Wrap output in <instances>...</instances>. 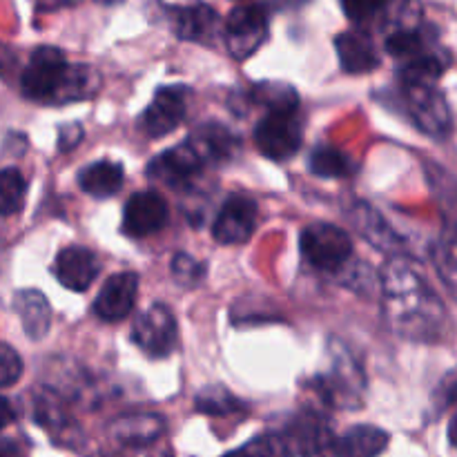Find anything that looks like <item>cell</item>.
Wrapping results in <instances>:
<instances>
[{"label":"cell","mask_w":457,"mask_h":457,"mask_svg":"<svg viewBox=\"0 0 457 457\" xmlns=\"http://www.w3.org/2000/svg\"><path fill=\"white\" fill-rule=\"evenodd\" d=\"M80 138H83V128L76 123L67 125V128H62L61 134H58V150H71V147L79 145Z\"/></svg>","instance_id":"obj_37"},{"label":"cell","mask_w":457,"mask_h":457,"mask_svg":"<svg viewBox=\"0 0 457 457\" xmlns=\"http://www.w3.org/2000/svg\"><path fill=\"white\" fill-rule=\"evenodd\" d=\"M170 270H172V277L181 286H196L205 275L204 263H199L196 259H192L190 254H186V253L174 254Z\"/></svg>","instance_id":"obj_33"},{"label":"cell","mask_w":457,"mask_h":457,"mask_svg":"<svg viewBox=\"0 0 457 457\" xmlns=\"http://www.w3.org/2000/svg\"><path fill=\"white\" fill-rule=\"evenodd\" d=\"M204 168L205 163L196 154L195 147L187 141H183L181 145L154 156L150 161V165H147V174L152 179H156V181H163L170 187H186L199 177Z\"/></svg>","instance_id":"obj_12"},{"label":"cell","mask_w":457,"mask_h":457,"mask_svg":"<svg viewBox=\"0 0 457 457\" xmlns=\"http://www.w3.org/2000/svg\"><path fill=\"white\" fill-rule=\"evenodd\" d=\"M132 339L141 351L152 357H165L177 344V320L163 303H152L134 321Z\"/></svg>","instance_id":"obj_9"},{"label":"cell","mask_w":457,"mask_h":457,"mask_svg":"<svg viewBox=\"0 0 457 457\" xmlns=\"http://www.w3.org/2000/svg\"><path fill=\"white\" fill-rule=\"evenodd\" d=\"M404 87L409 112L415 125L431 137H446L451 129V110L446 98L436 83L431 85H402Z\"/></svg>","instance_id":"obj_10"},{"label":"cell","mask_w":457,"mask_h":457,"mask_svg":"<svg viewBox=\"0 0 457 457\" xmlns=\"http://www.w3.org/2000/svg\"><path fill=\"white\" fill-rule=\"evenodd\" d=\"M101 272V262H98L96 254L87 248H80V245H71L58 253L56 263H54V275L61 281V286H65L67 290H74V293H83L89 286L94 284V279Z\"/></svg>","instance_id":"obj_15"},{"label":"cell","mask_w":457,"mask_h":457,"mask_svg":"<svg viewBox=\"0 0 457 457\" xmlns=\"http://www.w3.org/2000/svg\"><path fill=\"white\" fill-rule=\"evenodd\" d=\"M187 87L183 85H168L154 94L150 105L138 116L137 125L145 137L161 138L174 132L183 123L187 112Z\"/></svg>","instance_id":"obj_8"},{"label":"cell","mask_w":457,"mask_h":457,"mask_svg":"<svg viewBox=\"0 0 457 457\" xmlns=\"http://www.w3.org/2000/svg\"><path fill=\"white\" fill-rule=\"evenodd\" d=\"M431 43H433V36L427 34V29L406 27V29H397L388 36L386 52L404 62V61H409V58H415V56H420V54L433 49Z\"/></svg>","instance_id":"obj_27"},{"label":"cell","mask_w":457,"mask_h":457,"mask_svg":"<svg viewBox=\"0 0 457 457\" xmlns=\"http://www.w3.org/2000/svg\"><path fill=\"white\" fill-rule=\"evenodd\" d=\"M308 168L315 177L321 179H342L348 177L353 170L351 159H348L344 152L335 150V147H317L311 154V161H308Z\"/></svg>","instance_id":"obj_31"},{"label":"cell","mask_w":457,"mask_h":457,"mask_svg":"<svg viewBox=\"0 0 457 457\" xmlns=\"http://www.w3.org/2000/svg\"><path fill=\"white\" fill-rule=\"evenodd\" d=\"M388 433L379 427L360 424L344 433L339 440H335V457H379L388 446Z\"/></svg>","instance_id":"obj_20"},{"label":"cell","mask_w":457,"mask_h":457,"mask_svg":"<svg viewBox=\"0 0 457 457\" xmlns=\"http://www.w3.org/2000/svg\"><path fill=\"white\" fill-rule=\"evenodd\" d=\"M163 427L159 415H128L116 420L110 433L123 446H147L163 436Z\"/></svg>","instance_id":"obj_22"},{"label":"cell","mask_w":457,"mask_h":457,"mask_svg":"<svg viewBox=\"0 0 457 457\" xmlns=\"http://www.w3.org/2000/svg\"><path fill=\"white\" fill-rule=\"evenodd\" d=\"M268 38V13L262 4H241L226 21L228 52L237 61L253 56Z\"/></svg>","instance_id":"obj_7"},{"label":"cell","mask_w":457,"mask_h":457,"mask_svg":"<svg viewBox=\"0 0 457 457\" xmlns=\"http://www.w3.org/2000/svg\"><path fill=\"white\" fill-rule=\"evenodd\" d=\"M67 58L56 47H38L31 54L25 71L21 76L22 94L31 101L38 103H56L58 92L62 87V80L67 74Z\"/></svg>","instance_id":"obj_4"},{"label":"cell","mask_w":457,"mask_h":457,"mask_svg":"<svg viewBox=\"0 0 457 457\" xmlns=\"http://www.w3.org/2000/svg\"><path fill=\"white\" fill-rule=\"evenodd\" d=\"M382 297L388 326L400 337L433 344L449 330L445 303L406 257H393L384 266Z\"/></svg>","instance_id":"obj_1"},{"label":"cell","mask_w":457,"mask_h":457,"mask_svg":"<svg viewBox=\"0 0 457 457\" xmlns=\"http://www.w3.org/2000/svg\"><path fill=\"white\" fill-rule=\"evenodd\" d=\"M286 455L299 457H324L326 451L333 449L335 437L330 422L320 411H299L279 436Z\"/></svg>","instance_id":"obj_5"},{"label":"cell","mask_w":457,"mask_h":457,"mask_svg":"<svg viewBox=\"0 0 457 457\" xmlns=\"http://www.w3.org/2000/svg\"><path fill=\"white\" fill-rule=\"evenodd\" d=\"M25 195L27 181L21 170H0V217H12L21 212L25 205Z\"/></svg>","instance_id":"obj_30"},{"label":"cell","mask_w":457,"mask_h":457,"mask_svg":"<svg viewBox=\"0 0 457 457\" xmlns=\"http://www.w3.org/2000/svg\"><path fill=\"white\" fill-rule=\"evenodd\" d=\"M303 125L297 114L288 112H268L254 128V143L259 152L272 161H286L302 147Z\"/></svg>","instance_id":"obj_6"},{"label":"cell","mask_w":457,"mask_h":457,"mask_svg":"<svg viewBox=\"0 0 457 457\" xmlns=\"http://www.w3.org/2000/svg\"><path fill=\"white\" fill-rule=\"evenodd\" d=\"M101 79H98L96 71L87 65H70L67 67L65 80H62V87L58 92L56 103L54 105H65V103L83 101L96 94Z\"/></svg>","instance_id":"obj_25"},{"label":"cell","mask_w":457,"mask_h":457,"mask_svg":"<svg viewBox=\"0 0 457 457\" xmlns=\"http://www.w3.org/2000/svg\"><path fill=\"white\" fill-rule=\"evenodd\" d=\"M436 400L440 409H446V406L453 404L457 400V370H453V373H449L442 379V384L436 391Z\"/></svg>","instance_id":"obj_36"},{"label":"cell","mask_w":457,"mask_h":457,"mask_svg":"<svg viewBox=\"0 0 457 457\" xmlns=\"http://www.w3.org/2000/svg\"><path fill=\"white\" fill-rule=\"evenodd\" d=\"M187 143L195 147L204 163H226V161L235 159L241 147V138L217 120L199 125L187 138Z\"/></svg>","instance_id":"obj_16"},{"label":"cell","mask_w":457,"mask_h":457,"mask_svg":"<svg viewBox=\"0 0 457 457\" xmlns=\"http://www.w3.org/2000/svg\"><path fill=\"white\" fill-rule=\"evenodd\" d=\"M13 311L22 321V330L29 339H43L52 326V308L38 290H21L13 297Z\"/></svg>","instance_id":"obj_21"},{"label":"cell","mask_w":457,"mask_h":457,"mask_svg":"<svg viewBox=\"0 0 457 457\" xmlns=\"http://www.w3.org/2000/svg\"><path fill=\"white\" fill-rule=\"evenodd\" d=\"M16 420V409L7 397H0V431Z\"/></svg>","instance_id":"obj_38"},{"label":"cell","mask_w":457,"mask_h":457,"mask_svg":"<svg viewBox=\"0 0 457 457\" xmlns=\"http://www.w3.org/2000/svg\"><path fill=\"white\" fill-rule=\"evenodd\" d=\"M253 98L257 105L266 107L268 112H288V114H297L299 110V94L295 92L293 85L279 83V80L257 83L253 89Z\"/></svg>","instance_id":"obj_26"},{"label":"cell","mask_w":457,"mask_h":457,"mask_svg":"<svg viewBox=\"0 0 457 457\" xmlns=\"http://www.w3.org/2000/svg\"><path fill=\"white\" fill-rule=\"evenodd\" d=\"M257 226V204L245 195L228 196L214 219L212 235L223 245H239L253 237Z\"/></svg>","instance_id":"obj_11"},{"label":"cell","mask_w":457,"mask_h":457,"mask_svg":"<svg viewBox=\"0 0 457 457\" xmlns=\"http://www.w3.org/2000/svg\"><path fill=\"white\" fill-rule=\"evenodd\" d=\"M79 186L80 190L96 196V199L114 196L123 187V168L119 163H112V161H96V163L80 170Z\"/></svg>","instance_id":"obj_23"},{"label":"cell","mask_w":457,"mask_h":457,"mask_svg":"<svg viewBox=\"0 0 457 457\" xmlns=\"http://www.w3.org/2000/svg\"><path fill=\"white\" fill-rule=\"evenodd\" d=\"M195 406L196 411L205 415H214V418H223V415L230 413H239L244 411V402L239 400L237 395H232L226 386H205L201 388L199 395L195 397Z\"/></svg>","instance_id":"obj_28"},{"label":"cell","mask_w":457,"mask_h":457,"mask_svg":"<svg viewBox=\"0 0 457 457\" xmlns=\"http://www.w3.org/2000/svg\"><path fill=\"white\" fill-rule=\"evenodd\" d=\"M22 375V360L12 346L0 342V388L16 384Z\"/></svg>","instance_id":"obj_35"},{"label":"cell","mask_w":457,"mask_h":457,"mask_svg":"<svg viewBox=\"0 0 457 457\" xmlns=\"http://www.w3.org/2000/svg\"><path fill=\"white\" fill-rule=\"evenodd\" d=\"M303 259L317 270H342L353 257V241L346 230L333 223H312L299 237Z\"/></svg>","instance_id":"obj_3"},{"label":"cell","mask_w":457,"mask_h":457,"mask_svg":"<svg viewBox=\"0 0 457 457\" xmlns=\"http://www.w3.org/2000/svg\"><path fill=\"white\" fill-rule=\"evenodd\" d=\"M174 31L179 38L192 43H212L219 31V16L212 7L204 3L174 9Z\"/></svg>","instance_id":"obj_18"},{"label":"cell","mask_w":457,"mask_h":457,"mask_svg":"<svg viewBox=\"0 0 457 457\" xmlns=\"http://www.w3.org/2000/svg\"><path fill=\"white\" fill-rule=\"evenodd\" d=\"M328 351L330 366L326 373L312 379V391L326 406L357 409V406H361L366 388L364 370L360 369L355 357L346 351V346L339 339H330Z\"/></svg>","instance_id":"obj_2"},{"label":"cell","mask_w":457,"mask_h":457,"mask_svg":"<svg viewBox=\"0 0 457 457\" xmlns=\"http://www.w3.org/2000/svg\"><path fill=\"white\" fill-rule=\"evenodd\" d=\"M138 293V277L134 272H116L103 284L94 312L103 321H119L132 312Z\"/></svg>","instance_id":"obj_14"},{"label":"cell","mask_w":457,"mask_h":457,"mask_svg":"<svg viewBox=\"0 0 457 457\" xmlns=\"http://www.w3.org/2000/svg\"><path fill=\"white\" fill-rule=\"evenodd\" d=\"M342 3L344 13L351 18L357 25H364L370 18L378 16L391 0H339Z\"/></svg>","instance_id":"obj_34"},{"label":"cell","mask_w":457,"mask_h":457,"mask_svg":"<svg viewBox=\"0 0 457 457\" xmlns=\"http://www.w3.org/2000/svg\"><path fill=\"white\" fill-rule=\"evenodd\" d=\"M284 445H281L279 436H262L250 440L248 445L239 446L237 451H230L223 457H284Z\"/></svg>","instance_id":"obj_32"},{"label":"cell","mask_w":457,"mask_h":457,"mask_svg":"<svg viewBox=\"0 0 457 457\" xmlns=\"http://www.w3.org/2000/svg\"><path fill=\"white\" fill-rule=\"evenodd\" d=\"M431 257L442 284L446 286L451 297L457 302V237L446 235L445 239L436 241L431 248Z\"/></svg>","instance_id":"obj_29"},{"label":"cell","mask_w":457,"mask_h":457,"mask_svg":"<svg viewBox=\"0 0 457 457\" xmlns=\"http://www.w3.org/2000/svg\"><path fill=\"white\" fill-rule=\"evenodd\" d=\"M351 212V221L355 223V228L369 244H373L382 253L404 257V241L397 237V232L388 226V221L378 210L370 208L369 204H357Z\"/></svg>","instance_id":"obj_17"},{"label":"cell","mask_w":457,"mask_h":457,"mask_svg":"<svg viewBox=\"0 0 457 457\" xmlns=\"http://www.w3.org/2000/svg\"><path fill=\"white\" fill-rule=\"evenodd\" d=\"M0 457H16V455H13V451H9L7 446H0Z\"/></svg>","instance_id":"obj_40"},{"label":"cell","mask_w":457,"mask_h":457,"mask_svg":"<svg viewBox=\"0 0 457 457\" xmlns=\"http://www.w3.org/2000/svg\"><path fill=\"white\" fill-rule=\"evenodd\" d=\"M36 420L56 437L58 433H65L70 440V431H76V422L62 409V397L52 388H45L43 393L36 395Z\"/></svg>","instance_id":"obj_24"},{"label":"cell","mask_w":457,"mask_h":457,"mask_svg":"<svg viewBox=\"0 0 457 457\" xmlns=\"http://www.w3.org/2000/svg\"><path fill=\"white\" fill-rule=\"evenodd\" d=\"M342 70L348 74H366L379 65V56L375 52V45L369 34L364 31H344L335 38Z\"/></svg>","instance_id":"obj_19"},{"label":"cell","mask_w":457,"mask_h":457,"mask_svg":"<svg viewBox=\"0 0 457 457\" xmlns=\"http://www.w3.org/2000/svg\"><path fill=\"white\" fill-rule=\"evenodd\" d=\"M96 3H101V4H119V3H123V0H96Z\"/></svg>","instance_id":"obj_41"},{"label":"cell","mask_w":457,"mask_h":457,"mask_svg":"<svg viewBox=\"0 0 457 457\" xmlns=\"http://www.w3.org/2000/svg\"><path fill=\"white\" fill-rule=\"evenodd\" d=\"M449 442L457 449V411L453 418H451V424H449Z\"/></svg>","instance_id":"obj_39"},{"label":"cell","mask_w":457,"mask_h":457,"mask_svg":"<svg viewBox=\"0 0 457 457\" xmlns=\"http://www.w3.org/2000/svg\"><path fill=\"white\" fill-rule=\"evenodd\" d=\"M170 210L168 204L161 195L147 190V192H137L128 199L123 210V232L128 237H150L154 232L163 230V226L168 223Z\"/></svg>","instance_id":"obj_13"}]
</instances>
